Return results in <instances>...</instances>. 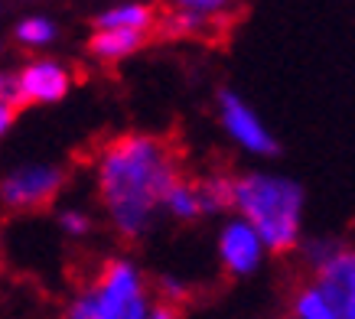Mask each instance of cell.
<instances>
[{"label": "cell", "instance_id": "5bb4252c", "mask_svg": "<svg viewBox=\"0 0 355 319\" xmlns=\"http://www.w3.org/2000/svg\"><path fill=\"white\" fill-rule=\"evenodd\" d=\"M163 215H170L173 222H183V225H193L202 218L199 212V196H196V182L189 176H180V180L170 186V192L163 196Z\"/></svg>", "mask_w": 355, "mask_h": 319}, {"label": "cell", "instance_id": "d6986e66", "mask_svg": "<svg viewBox=\"0 0 355 319\" xmlns=\"http://www.w3.org/2000/svg\"><path fill=\"white\" fill-rule=\"evenodd\" d=\"M0 107H13L20 111V88H17V72L0 69Z\"/></svg>", "mask_w": 355, "mask_h": 319}, {"label": "cell", "instance_id": "7c38bea8", "mask_svg": "<svg viewBox=\"0 0 355 319\" xmlns=\"http://www.w3.org/2000/svg\"><path fill=\"white\" fill-rule=\"evenodd\" d=\"M196 182V196H199V212L202 218H218V215H232V173H205Z\"/></svg>", "mask_w": 355, "mask_h": 319}, {"label": "cell", "instance_id": "7a4b0ae2", "mask_svg": "<svg viewBox=\"0 0 355 319\" xmlns=\"http://www.w3.org/2000/svg\"><path fill=\"white\" fill-rule=\"evenodd\" d=\"M306 192L297 180L274 170H245L232 176V215L248 222L268 255H293L303 241Z\"/></svg>", "mask_w": 355, "mask_h": 319}, {"label": "cell", "instance_id": "7402d4cb", "mask_svg": "<svg viewBox=\"0 0 355 319\" xmlns=\"http://www.w3.org/2000/svg\"><path fill=\"white\" fill-rule=\"evenodd\" d=\"M0 55H3V40H0Z\"/></svg>", "mask_w": 355, "mask_h": 319}, {"label": "cell", "instance_id": "e0dca14e", "mask_svg": "<svg viewBox=\"0 0 355 319\" xmlns=\"http://www.w3.org/2000/svg\"><path fill=\"white\" fill-rule=\"evenodd\" d=\"M343 245V238H333V234H316V238H306V241H300V248H297V255H300L303 267L306 270H316V267H323L329 257H333V251Z\"/></svg>", "mask_w": 355, "mask_h": 319}, {"label": "cell", "instance_id": "ffe728a7", "mask_svg": "<svg viewBox=\"0 0 355 319\" xmlns=\"http://www.w3.org/2000/svg\"><path fill=\"white\" fill-rule=\"evenodd\" d=\"M147 319H183V309L170 307V303H157V300H153V307H150V313H147Z\"/></svg>", "mask_w": 355, "mask_h": 319}, {"label": "cell", "instance_id": "603a6c76", "mask_svg": "<svg viewBox=\"0 0 355 319\" xmlns=\"http://www.w3.org/2000/svg\"><path fill=\"white\" fill-rule=\"evenodd\" d=\"M352 319H355V316H352Z\"/></svg>", "mask_w": 355, "mask_h": 319}, {"label": "cell", "instance_id": "6da1fadb", "mask_svg": "<svg viewBox=\"0 0 355 319\" xmlns=\"http://www.w3.org/2000/svg\"><path fill=\"white\" fill-rule=\"evenodd\" d=\"M183 176L180 153L166 137L128 130L105 140L92 157L95 199L121 241H140L160 218L163 196Z\"/></svg>", "mask_w": 355, "mask_h": 319}, {"label": "cell", "instance_id": "9a60e30c", "mask_svg": "<svg viewBox=\"0 0 355 319\" xmlns=\"http://www.w3.org/2000/svg\"><path fill=\"white\" fill-rule=\"evenodd\" d=\"M59 36V26H55L49 17H23L17 26H13V40L23 46V49H43Z\"/></svg>", "mask_w": 355, "mask_h": 319}, {"label": "cell", "instance_id": "5b68a950", "mask_svg": "<svg viewBox=\"0 0 355 319\" xmlns=\"http://www.w3.org/2000/svg\"><path fill=\"white\" fill-rule=\"evenodd\" d=\"M69 173L55 163H26L20 170H13L10 176L0 180V202L7 212L30 215V212H46L49 205L62 196Z\"/></svg>", "mask_w": 355, "mask_h": 319}, {"label": "cell", "instance_id": "52a82bcc", "mask_svg": "<svg viewBox=\"0 0 355 319\" xmlns=\"http://www.w3.org/2000/svg\"><path fill=\"white\" fill-rule=\"evenodd\" d=\"M216 257L228 277L248 280V277H254L264 267V261L270 255L251 225L241 222L238 215H228L216 234Z\"/></svg>", "mask_w": 355, "mask_h": 319}, {"label": "cell", "instance_id": "8fae6325", "mask_svg": "<svg viewBox=\"0 0 355 319\" xmlns=\"http://www.w3.org/2000/svg\"><path fill=\"white\" fill-rule=\"evenodd\" d=\"M150 43L147 33H124V30H92L88 36V53L101 65L124 62L130 55H137L144 46Z\"/></svg>", "mask_w": 355, "mask_h": 319}, {"label": "cell", "instance_id": "277c9868", "mask_svg": "<svg viewBox=\"0 0 355 319\" xmlns=\"http://www.w3.org/2000/svg\"><path fill=\"white\" fill-rule=\"evenodd\" d=\"M238 7L228 0H180L157 13V30L166 40H218L235 23Z\"/></svg>", "mask_w": 355, "mask_h": 319}, {"label": "cell", "instance_id": "3957f363", "mask_svg": "<svg viewBox=\"0 0 355 319\" xmlns=\"http://www.w3.org/2000/svg\"><path fill=\"white\" fill-rule=\"evenodd\" d=\"M150 307V277L134 257L114 255L78 284L62 319H147Z\"/></svg>", "mask_w": 355, "mask_h": 319}, {"label": "cell", "instance_id": "8992f818", "mask_svg": "<svg viewBox=\"0 0 355 319\" xmlns=\"http://www.w3.org/2000/svg\"><path fill=\"white\" fill-rule=\"evenodd\" d=\"M216 114H218L222 130H225V137L232 140L241 153H248V157H258V160L277 157L280 144H277V137H274V130L264 124V117H261L254 107L248 105L238 92H232V88L218 92Z\"/></svg>", "mask_w": 355, "mask_h": 319}, {"label": "cell", "instance_id": "ba28073f", "mask_svg": "<svg viewBox=\"0 0 355 319\" xmlns=\"http://www.w3.org/2000/svg\"><path fill=\"white\" fill-rule=\"evenodd\" d=\"M72 69L59 59H30L17 72V88H20V105H55L69 95L72 88Z\"/></svg>", "mask_w": 355, "mask_h": 319}, {"label": "cell", "instance_id": "30bf717a", "mask_svg": "<svg viewBox=\"0 0 355 319\" xmlns=\"http://www.w3.org/2000/svg\"><path fill=\"white\" fill-rule=\"evenodd\" d=\"M157 7L140 3V0H124L111 3L95 17V30H124V33H147L157 30Z\"/></svg>", "mask_w": 355, "mask_h": 319}, {"label": "cell", "instance_id": "2e32d148", "mask_svg": "<svg viewBox=\"0 0 355 319\" xmlns=\"http://www.w3.org/2000/svg\"><path fill=\"white\" fill-rule=\"evenodd\" d=\"M150 290H153V300H157V303H170V307H176V309H183V303L193 300L189 280H183L180 274H173V270L157 274V280H150Z\"/></svg>", "mask_w": 355, "mask_h": 319}, {"label": "cell", "instance_id": "ac0fdd59", "mask_svg": "<svg viewBox=\"0 0 355 319\" xmlns=\"http://www.w3.org/2000/svg\"><path fill=\"white\" fill-rule=\"evenodd\" d=\"M59 228H62L69 238H88L92 228H95V218L85 212V209H62L59 212Z\"/></svg>", "mask_w": 355, "mask_h": 319}, {"label": "cell", "instance_id": "9c48e42d", "mask_svg": "<svg viewBox=\"0 0 355 319\" xmlns=\"http://www.w3.org/2000/svg\"><path fill=\"white\" fill-rule=\"evenodd\" d=\"M310 280L336 303L343 319L355 316V245H339L323 267H316Z\"/></svg>", "mask_w": 355, "mask_h": 319}, {"label": "cell", "instance_id": "44dd1931", "mask_svg": "<svg viewBox=\"0 0 355 319\" xmlns=\"http://www.w3.org/2000/svg\"><path fill=\"white\" fill-rule=\"evenodd\" d=\"M13 121H17V111L13 107H0V134H7Z\"/></svg>", "mask_w": 355, "mask_h": 319}, {"label": "cell", "instance_id": "4fadbf2b", "mask_svg": "<svg viewBox=\"0 0 355 319\" xmlns=\"http://www.w3.org/2000/svg\"><path fill=\"white\" fill-rule=\"evenodd\" d=\"M287 319H343V313L336 309V303L313 280H306V284L293 290L291 316Z\"/></svg>", "mask_w": 355, "mask_h": 319}]
</instances>
